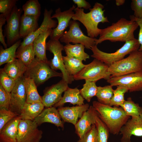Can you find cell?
Segmentation results:
<instances>
[{"label": "cell", "mask_w": 142, "mask_h": 142, "mask_svg": "<svg viewBox=\"0 0 142 142\" xmlns=\"http://www.w3.org/2000/svg\"><path fill=\"white\" fill-rule=\"evenodd\" d=\"M138 26L135 21L121 18L111 26L101 29L99 37L96 40L95 45L106 40L125 42L134 39V32Z\"/></svg>", "instance_id": "1"}, {"label": "cell", "mask_w": 142, "mask_h": 142, "mask_svg": "<svg viewBox=\"0 0 142 142\" xmlns=\"http://www.w3.org/2000/svg\"><path fill=\"white\" fill-rule=\"evenodd\" d=\"M104 8L102 4L96 2L92 8L89 9V12L85 13L83 9L76 7L72 19L79 21L83 25L86 29L88 36L96 38L101 32V29L98 27L99 24L109 22L107 17L104 16Z\"/></svg>", "instance_id": "2"}, {"label": "cell", "mask_w": 142, "mask_h": 142, "mask_svg": "<svg viewBox=\"0 0 142 142\" xmlns=\"http://www.w3.org/2000/svg\"><path fill=\"white\" fill-rule=\"evenodd\" d=\"M93 106L99 114V117L108 128L110 133L118 134L122 127L130 118L121 108L112 107L98 101L93 102Z\"/></svg>", "instance_id": "3"}, {"label": "cell", "mask_w": 142, "mask_h": 142, "mask_svg": "<svg viewBox=\"0 0 142 142\" xmlns=\"http://www.w3.org/2000/svg\"><path fill=\"white\" fill-rule=\"evenodd\" d=\"M49 62L50 60H43L35 57L27 67L24 76L33 79L37 86L43 84L50 78H62V73L58 72L51 68Z\"/></svg>", "instance_id": "4"}, {"label": "cell", "mask_w": 142, "mask_h": 142, "mask_svg": "<svg viewBox=\"0 0 142 142\" xmlns=\"http://www.w3.org/2000/svg\"><path fill=\"white\" fill-rule=\"evenodd\" d=\"M140 44L138 39H134L127 41L116 52L107 53L99 49L97 45L92 46L90 49L93 53L91 56L105 63L109 66L113 63L121 60L126 55L139 49Z\"/></svg>", "instance_id": "5"}, {"label": "cell", "mask_w": 142, "mask_h": 142, "mask_svg": "<svg viewBox=\"0 0 142 142\" xmlns=\"http://www.w3.org/2000/svg\"><path fill=\"white\" fill-rule=\"evenodd\" d=\"M108 72L111 77L142 72V52L138 50L131 52L126 58L109 66Z\"/></svg>", "instance_id": "6"}, {"label": "cell", "mask_w": 142, "mask_h": 142, "mask_svg": "<svg viewBox=\"0 0 142 142\" xmlns=\"http://www.w3.org/2000/svg\"><path fill=\"white\" fill-rule=\"evenodd\" d=\"M109 67L103 62L94 58L73 77L75 80L84 79L96 82L104 79L107 80L111 76L108 72Z\"/></svg>", "instance_id": "7"}, {"label": "cell", "mask_w": 142, "mask_h": 142, "mask_svg": "<svg viewBox=\"0 0 142 142\" xmlns=\"http://www.w3.org/2000/svg\"><path fill=\"white\" fill-rule=\"evenodd\" d=\"M69 29L65 31L59 39L62 42L66 44L72 43L73 44H81L87 49H90L95 45L96 38H92L85 35L80 27V23L76 21L71 20L69 26Z\"/></svg>", "instance_id": "8"}, {"label": "cell", "mask_w": 142, "mask_h": 142, "mask_svg": "<svg viewBox=\"0 0 142 142\" xmlns=\"http://www.w3.org/2000/svg\"><path fill=\"white\" fill-rule=\"evenodd\" d=\"M46 50L53 55V58L50 60L49 65L51 68L55 71L60 70L63 74L62 79L68 84H71L74 80L65 68L62 55V51L64 50V46L59 40L50 39L46 43Z\"/></svg>", "instance_id": "9"}, {"label": "cell", "mask_w": 142, "mask_h": 142, "mask_svg": "<svg viewBox=\"0 0 142 142\" xmlns=\"http://www.w3.org/2000/svg\"><path fill=\"white\" fill-rule=\"evenodd\" d=\"M23 10L15 6L6 19L7 24L4 27V36L7 38V46L10 47L20 39L19 30L21 15Z\"/></svg>", "instance_id": "10"}, {"label": "cell", "mask_w": 142, "mask_h": 142, "mask_svg": "<svg viewBox=\"0 0 142 142\" xmlns=\"http://www.w3.org/2000/svg\"><path fill=\"white\" fill-rule=\"evenodd\" d=\"M34 120H20L18 126L17 142H39L42 131L38 129Z\"/></svg>", "instance_id": "11"}, {"label": "cell", "mask_w": 142, "mask_h": 142, "mask_svg": "<svg viewBox=\"0 0 142 142\" xmlns=\"http://www.w3.org/2000/svg\"><path fill=\"white\" fill-rule=\"evenodd\" d=\"M25 79L23 75L16 80L15 86L10 93L9 110L19 115L26 103Z\"/></svg>", "instance_id": "12"}, {"label": "cell", "mask_w": 142, "mask_h": 142, "mask_svg": "<svg viewBox=\"0 0 142 142\" xmlns=\"http://www.w3.org/2000/svg\"><path fill=\"white\" fill-rule=\"evenodd\" d=\"M107 82L112 86H124L130 92L141 91L142 72L133 73L119 76L111 77Z\"/></svg>", "instance_id": "13"}, {"label": "cell", "mask_w": 142, "mask_h": 142, "mask_svg": "<svg viewBox=\"0 0 142 142\" xmlns=\"http://www.w3.org/2000/svg\"><path fill=\"white\" fill-rule=\"evenodd\" d=\"M75 8V6L73 5L69 9L63 12L60 7L55 10V13L51 18H57L58 24L56 27L53 29L50 36V39L59 40L64 31L69 26V23L74 14V10Z\"/></svg>", "instance_id": "14"}, {"label": "cell", "mask_w": 142, "mask_h": 142, "mask_svg": "<svg viewBox=\"0 0 142 142\" xmlns=\"http://www.w3.org/2000/svg\"><path fill=\"white\" fill-rule=\"evenodd\" d=\"M68 84L62 79L57 83L46 88L42 97V103L46 108L53 106L61 99L62 94L69 87Z\"/></svg>", "instance_id": "15"}, {"label": "cell", "mask_w": 142, "mask_h": 142, "mask_svg": "<svg viewBox=\"0 0 142 142\" xmlns=\"http://www.w3.org/2000/svg\"><path fill=\"white\" fill-rule=\"evenodd\" d=\"M99 116V113L93 106H90L74 125L75 133L79 139L82 138L95 124L96 118Z\"/></svg>", "instance_id": "16"}, {"label": "cell", "mask_w": 142, "mask_h": 142, "mask_svg": "<svg viewBox=\"0 0 142 142\" xmlns=\"http://www.w3.org/2000/svg\"><path fill=\"white\" fill-rule=\"evenodd\" d=\"M121 142H131V137L133 135L142 136V114L138 117L130 118L121 128Z\"/></svg>", "instance_id": "17"}, {"label": "cell", "mask_w": 142, "mask_h": 142, "mask_svg": "<svg viewBox=\"0 0 142 142\" xmlns=\"http://www.w3.org/2000/svg\"><path fill=\"white\" fill-rule=\"evenodd\" d=\"M53 12L52 9L48 10L45 9L44 13V18L40 26L34 32L24 38L20 45L24 47L33 43L35 39L40 34L49 28H55L57 25L58 22L51 18Z\"/></svg>", "instance_id": "18"}, {"label": "cell", "mask_w": 142, "mask_h": 142, "mask_svg": "<svg viewBox=\"0 0 142 142\" xmlns=\"http://www.w3.org/2000/svg\"><path fill=\"white\" fill-rule=\"evenodd\" d=\"M89 106V105L86 103L71 107H60L57 109L64 122L71 123L75 125L78 122V119L82 117Z\"/></svg>", "instance_id": "19"}, {"label": "cell", "mask_w": 142, "mask_h": 142, "mask_svg": "<svg viewBox=\"0 0 142 142\" xmlns=\"http://www.w3.org/2000/svg\"><path fill=\"white\" fill-rule=\"evenodd\" d=\"M61 119L58 109L52 106L43 109L34 120L38 126L44 123H49L54 124L58 128H64V122Z\"/></svg>", "instance_id": "20"}, {"label": "cell", "mask_w": 142, "mask_h": 142, "mask_svg": "<svg viewBox=\"0 0 142 142\" xmlns=\"http://www.w3.org/2000/svg\"><path fill=\"white\" fill-rule=\"evenodd\" d=\"M21 118L18 116L7 123L0 130V142H17L19 123Z\"/></svg>", "instance_id": "21"}, {"label": "cell", "mask_w": 142, "mask_h": 142, "mask_svg": "<svg viewBox=\"0 0 142 142\" xmlns=\"http://www.w3.org/2000/svg\"><path fill=\"white\" fill-rule=\"evenodd\" d=\"M53 29H48L38 36L33 43L36 57L45 61L48 60L46 55V40L50 36Z\"/></svg>", "instance_id": "22"}, {"label": "cell", "mask_w": 142, "mask_h": 142, "mask_svg": "<svg viewBox=\"0 0 142 142\" xmlns=\"http://www.w3.org/2000/svg\"><path fill=\"white\" fill-rule=\"evenodd\" d=\"M39 18L31 16H21L19 30L20 39L27 37L39 27Z\"/></svg>", "instance_id": "23"}, {"label": "cell", "mask_w": 142, "mask_h": 142, "mask_svg": "<svg viewBox=\"0 0 142 142\" xmlns=\"http://www.w3.org/2000/svg\"><path fill=\"white\" fill-rule=\"evenodd\" d=\"M84 100L77 87L72 88L68 87L64 92L61 100L53 106L55 108L63 106L66 103L82 105L84 104Z\"/></svg>", "instance_id": "24"}, {"label": "cell", "mask_w": 142, "mask_h": 142, "mask_svg": "<svg viewBox=\"0 0 142 142\" xmlns=\"http://www.w3.org/2000/svg\"><path fill=\"white\" fill-rule=\"evenodd\" d=\"M44 107L42 102L26 103L19 115L21 119L34 120L43 110Z\"/></svg>", "instance_id": "25"}, {"label": "cell", "mask_w": 142, "mask_h": 142, "mask_svg": "<svg viewBox=\"0 0 142 142\" xmlns=\"http://www.w3.org/2000/svg\"><path fill=\"white\" fill-rule=\"evenodd\" d=\"M26 66L19 59H16L7 63L3 68L5 72L15 80L24 75Z\"/></svg>", "instance_id": "26"}, {"label": "cell", "mask_w": 142, "mask_h": 142, "mask_svg": "<svg viewBox=\"0 0 142 142\" xmlns=\"http://www.w3.org/2000/svg\"><path fill=\"white\" fill-rule=\"evenodd\" d=\"M85 48L81 44L73 45L69 43L64 46V50L67 56L85 61L89 58V56L84 52Z\"/></svg>", "instance_id": "27"}, {"label": "cell", "mask_w": 142, "mask_h": 142, "mask_svg": "<svg viewBox=\"0 0 142 142\" xmlns=\"http://www.w3.org/2000/svg\"><path fill=\"white\" fill-rule=\"evenodd\" d=\"M24 84L26 94V103H42V97L38 92L37 86L34 80L25 77Z\"/></svg>", "instance_id": "28"}, {"label": "cell", "mask_w": 142, "mask_h": 142, "mask_svg": "<svg viewBox=\"0 0 142 142\" xmlns=\"http://www.w3.org/2000/svg\"><path fill=\"white\" fill-rule=\"evenodd\" d=\"M33 43L22 47L20 45L16 53V58L20 60L27 67L35 57Z\"/></svg>", "instance_id": "29"}, {"label": "cell", "mask_w": 142, "mask_h": 142, "mask_svg": "<svg viewBox=\"0 0 142 142\" xmlns=\"http://www.w3.org/2000/svg\"><path fill=\"white\" fill-rule=\"evenodd\" d=\"M21 43V40L19 39L13 45L5 49H4L2 45H0V66L12 62L16 59V50L20 45Z\"/></svg>", "instance_id": "30"}, {"label": "cell", "mask_w": 142, "mask_h": 142, "mask_svg": "<svg viewBox=\"0 0 142 142\" xmlns=\"http://www.w3.org/2000/svg\"><path fill=\"white\" fill-rule=\"evenodd\" d=\"M65 68L68 74L73 77L80 71L85 66L82 61L69 57L63 56Z\"/></svg>", "instance_id": "31"}, {"label": "cell", "mask_w": 142, "mask_h": 142, "mask_svg": "<svg viewBox=\"0 0 142 142\" xmlns=\"http://www.w3.org/2000/svg\"><path fill=\"white\" fill-rule=\"evenodd\" d=\"M120 106L131 118L137 117L142 114V107L135 103L130 97L128 98Z\"/></svg>", "instance_id": "32"}, {"label": "cell", "mask_w": 142, "mask_h": 142, "mask_svg": "<svg viewBox=\"0 0 142 142\" xmlns=\"http://www.w3.org/2000/svg\"><path fill=\"white\" fill-rule=\"evenodd\" d=\"M112 86L111 85L98 87L96 95L98 102L104 104L109 105L113 94Z\"/></svg>", "instance_id": "33"}, {"label": "cell", "mask_w": 142, "mask_h": 142, "mask_svg": "<svg viewBox=\"0 0 142 142\" xmlns=\"http://www.w3.org/2000/svg\"><path fill=\"white\" fill-rule=\"evenodd\" d=\"M85 83L83 85V87L79 90L82 96L88 102H90L92 98L96 96L98 87L96 84V82L85 80Z\"/></svg>", "instance_id": "34"}, {"label": "cell", "mask_w": 142, "mask_h": 142, "mask_svg": "<svg viewBox=\"0 0 142 142\" xmlns=\"http://www.w3.org/2000/svg\"><path fill=\"white\" fill-rule=\"evenodd\" d=\"M40 5L38 0H29L23 5V14L39 17L41 14Z\"/></svg>", "instance_id": "35"}, {"label": "cell", "mask_w": 142, "mask_h": 142, "mask_svg": "<svg viewBox=\"0 0 142 142\" xmlns=\"http://www.w3.org/2000/svg\"><path fill=\"white\" fill-rule=\"evenodd\" d=\"M99 116L96 117L95 123L97 134V142H108L110 133L109 130Z\"/></svg>", "instance_id": "36"}, {"label": "cell", "mask_w": 142, "mask_h": 142, "mask_svg": "<svg viewBox=\"0 0 142 142\" xmlns=\"http://www.w3.org/2000/svg\"><path fill=\"white\" fill-rule=\"evenodd\" d=\"M116 89L113 90V94L109 105L117 107L120 106L125 101V94L129 91L125 87L122 86H117Z\"/></svg>", "instance_id": "37"}, {"label": "cell", "mask_w": 142, "mask_h": 142, "mask_svg": "<svg viewBox=\"0 0 142 142\" xmlns=\"http://www.w3.org/2000/svg\"><path fill=\"white\" fill-rule=\"evenodd\" d=\"M16 80L7 73L3 68L0 69V84L8 92L10 93L16 84Z\"/></svg>", "instance_id": "38"}, {"label": "cell", "mask_w": 142, "mask_h": 142, "mask_svg": "<svg viewBox=\"0 0 142 142\" xmlns=\"http://www.w3.org/2000/svg\"><path fill=\"white\" fill-rule=\"evenodd\" d=\"M18 0H0V12L6 19L16 6Z\"/></svg>", "instance_id": "39"}, {"label": "cell", "mask_w": 142, "mask_h": 142, "mask_svg": "<svg viewBox=\"0 0 142 142\" xmlns=\"http://www.w3.org/2000/svg\"><path fill=\"white\" fill-rule=\"evenodd\" d=\"M18 116H19L10 110L0 109V130L8 122Z\"/></svg>", "instance_id": "40"}, {"label": "cell", "mask_w": 142, "mask_h": 142, "mask_svg": "<svg viewBox=\"0 0 142 142\" xmlns=\"http://www.w3.org/2000/svg\"><path fill=\"white\" fill-rule=\"evenodd\" d=\"M10 93L7 92L0 84V109L9 110Z\"/></svg>", "instance_id": "41"}, {"label": "cell", "mask_w": 142, "mask_h": 142, "mask_svg": "<svg viewBox=\"0 0 142 142\" xmlns=\"http://www.w3.org/2000/svg\"><path fill=\"white\" fill-rule=\"evenodd\" d=\"M77 142H97V134L95 124L93 125L91 128Z\"/></svg>", "instance_id": "42"}, {"label": "cell", "mask_w": 142, "mask_h": 142, "mask_svg": "<svg viewBox=\"0 0 142 142\" xmlns=\"http://www.w3.org/2000/svg\"><path fill=\"white\" fill-rule=\"evenodd\" d=\"M130 7L134 16L138 18L142 17V0H132Z\"/></svg>", "instance_id": "43"}, {"label": "cell", "mask_w": 142, "mask_h": 142, "mask_svg": "<svg viewBox=\"0 0 142 142\" xmlns=\"http://www.w3.org/2000/svg\"><path fill=\"white\" fill-rule=\"evenodd\" d=\"M129 18L130 20L136 22L139 27L140 29L138 39L140 46L138 50L142 52V17L141 18H138L135 17L133 15H130Z\"/></svg>", "instance_id": "44"}, {"label": "cell", "mask_w": 142, "mask_h": 142, "mask_svg": "<svg viewBox=\"0 0 142 142\" xmlns=\"http://www.w3.org/2000/svg\"><path fill=\"white\" fill-rule=\"evenodd\" d=\"M6 21V19L4 15L2 14H0V42L5 49L7 48V45L6 43L5 36L3 33L2 29L3 26L5 24Z\"/></svg>", "instance_id": "45"}, {"label": "cell", "mask_w": 142, "mask_h": 142, "mask_svg": "<svg viewBox=\"0 0 142 142\" xmlns=\"http://www.w3.org/2000/svg\"><path fill=\"white\" fill-rule=\"evenodd\" d=\"M73 1L77 5V7L79 8H83V9H88L91 7L89 3L85 0H73Z\"/></svg>", "instance_id": "46"}, {"label": "cell", "mask_w": 142, "mask_h": 142, "mask_svg": "<svg viewBox=\"0 0 142 142\" xmlns=\"http://www.w3.org/2000/svg\"><path fill=\"white\" fill-rule=\"evenodd\" d=\"M125 2V0H116L115 4L117 6H120L123 4Z\"/></svg>", "instance_id": "47"}]
</instances>
